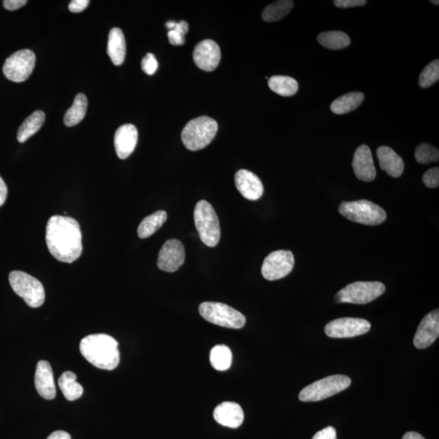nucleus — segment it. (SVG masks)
<instances>
[{
  "mask_svg": "<svg viewBox=\"0 0 439 439\" xmlns=\"http://www.w3.org/2000/svg\"><path fill=\"white\" fill-rule=\"evenodd\" d=\"M46 242L49 252L57 261L73 263L83 253V235L79 224L68 217L53 216L48 220Z\"/></svg>",
  "mask_w": 439,
  "mask_h": 439,
  "instance_id": "f257e3e1",
  "label": "nucleus"
},
{
  "mask_svg": "<svg viewBox=\"0 0 439 439\" xmlns=\"http://www.w3.org/2000/svg\"><path fill=\"white\" fill-rule=\"evenodd\" d=\"M80 352L85 359L98 369L113 370L119 365L118 343L110 335L87 336L80 343Z\"/></svg>",
  "mask_w": 439,
  "mask_h": 439,
  "instance_id": "f03ea898",
  "label": "nucleus"
},
{
  "mask_svg": "<svg viewBox=\"0 0 439 439\" xmlns=\"http://www.w3.org/2000/svg\"><path fill=\"white\" fill-rule=\"evenodd\" d=\"M218 124L209 116H200L190 120L182 132L183 144L190 151L204 149L216 137Z\"/></svg>",
  "mask_w": 439,
  "mask_h": 439,
  "instance_id": "7ed1b4c3",
  "label": "nucleus"
},
{
  "mask_svg": "<svg viewBox=\"0 0 439 439\" xmlns=\"http://www.w3.org/2000/svg\"><path fill=\"white\" fill-rule=\"evenodd\" d=\"M339 211L349 221L365 226H378L387 219V213L383 208L365 200L343 202L339 205Z\"/></svg>",
  "mask_w": 439,
  "mask_h": 439,
  "instance_id": "20e7f679",
  "label": "nucleus"
},
{
  "mask_svg": "<svg viewBox=\"0 0 439 439\" xmlns=\"http://www.w3.org/2000/svg\"><path fill=\"white\" fill-rule=\"evenodd\" d=\"M194 218L201 241L210 248L216 246L221 239V227L213 206L207 201H200L195 206Z\"/></svg>",
  "mask_w": 439,
  "mask_h": 439,
  "instance_id": "39448f33",
  "label": "nucleus"
},
{
  "mask_svg": "<svg viewBox=\"0 0 439 439\" xmlns=\"http://www.w3.org/2000/svg\"><path fill=\"white\" fill-rule=\"evenodd\" d=\"M352 380L345 375H332L308 385L299 393L303 402H317L337 395L350 387Z\"/></svg>",
  "mask_w": 439,
  "mask_h": 439,
  "instance_id": "423d86ee",
  "label": "nucleus"
},
{
  "mask_svg": "<svg viewBox=\"0 0 439 439\" xmlns=\"http://www.w3.org/2000/svg\"><path fill=\"white\" fill-rule=\"evenodd\" d=\"M199 311L210 323L225 328L241 329L246 324L244 315L225 303L204 302L200 304Z\"/></svg>",
  "mask_w": 439,
  "mask_h": 439,
  "instance_id": "0eeeda50",
  "label": "nucleus"
},
{
  "mask_svg": "<svg viewBox=\"0 0 439 439\" xmlns=\"http://www.w3.org/2000/svg\"><path fill=\"white\" fill-rule=\"evenodd\" d=\"M386 291V286L379 281H356L349 284L335 295L336 303L367 304L374 301Z\"/></svg>",
  "mask_w": 439,
  "mask_h": 439,
  "instance_id": "6e6552de",
  "label": "nucleus"
},
{
  "mask_svg": "<svg viewBox=\"0 0 439 439\" xmlns=\"http://www.w3.org/2000/svg\"><path fill=\"white\" fill-rule=\"evenodd\" d=\"M9 282L14 292L31 308L42 306L45 300L43 286L37 279L22 271H12Z\"/></svg>",
  "mask_w": 439,
  "mask_h": 439,
  "instance_id": "1a4fd4ad",
  "label": "nucleus"
},
{
  "mask_svg": "<svg viewBox=\"0 0 439 439\" xmlns=\"http://www.w3.org/2000/svg\"><path fill=\"white\" fill-rule=\"evenodd\" d=\"M36 56L29 49L17 51L8 58L3 67L6 77L14 83L25 82L34 69Z\"/></svg>",
  "mask_w": 439,
  "mask_h": 439,
  "instance_id": "9d476101",
  "label": "nucleus"
},
{
  "mask_svg": "<svg viewBox=\"0 0 439 439\" xmlns=\"http://www.w3.org/2000/svg\"><path fill=\"white\" fill-rule=\"evenodd\" d=\"M295 258L290 250H276L264 259L261 272L266 280L275 281L283 279L292 271Z\"/></svg>",
  "mask_w": 439,
  "mask_h": 439,
  "instance_id": "9b49d317",
  "label": "nucleus"
},
{
  "mask_svg": "<svg viewBox=\"0 0 439 439\" xmlns=\"http://www.w3.org/2000/svg\"><path fill=\"white\" fill-rule=\"evenodd\" d=\"M371 329L370 321L361 318L343 317L329 322L325 333L332 339H348L368 333Z\"/></svg>",
  "mask_w": 439,
  "mask_h": 439,
  "instance_id": "f8f14e48",
  "label": "nucleus"
},
{
  "mask_svg": "<svg viewBox=\"0 0 439 439\" xmlns=\"http://www.w3.org/2000/svg\"><path fill=\"white\" fill-rule=\"evenodd\" d=\"M185 258V248L182 242L169 239L165 242L160 250L158 266L164 272H176L184 264Z\"/></svg>",
  "mask_w": 439,
  "mask_h": 439,
  "instance_id": "ddd939ff",
  "label": "nucleus"
},
{
  "mask_svg": "<svg viewBox=\"0 0 439 439\" xmlns=\"http://www.w3.org/2000/svg\"><path fill=\"white\" fill-rule=\"evenodd\" d=\"M221 48L211 39H205L196 45L193 52V60L198 68L212 72L217 68L221 61Z\"/></svg>",
  "mask_w": 439,
  "mask_h": 439,
  "instance_id": "4468645a",
  "label": "nucleus"
},
{
  "mask_svg": "<svg viewBox=\"0 0 439 439\" xmlns=\"http://www.w3.org/2000/svg\"><path fill=\"white\" fill-rule=\"evenodd\" d=\"M439 335V311L433 310L425 316L418 326L414 343L418 349H425L436 341Z\"/></svg>",
  "mask_w": 439,
  "mask_h": 439,
  "instance_id": "2eb2a0df",
  "label": "nucleus"
},
{
  "mask_svg": "<svg viewBox=\"0 0 439 439\" xmlns=\"http://www.w3.org/2000/svg\"><path fill=\"white\" fill-rule=\"evenodd\" d=\"M352 167L358 179L363 182L374 181L377 172L374 167L373 156L366 145L358 147L354 154Z\"/></svg>",
  "mask_w": 439,
  "mask_h": 439,
  "instance_id": "dca6fc26",
  "label": "nucleus"
},
{
  "mask_svg": "<svg viewBox=\"0 0 439 439\" xmlns=\"http://www.w3.org/2000/svg\"><path fill=\"white\" fill-rule=\"evenodd\" d=\"M235 185L242 195L248 200H257L264 193L263 183L253 172L240 169L235 174Z\"/></svg>",
  "mask_w": 439,
  "mask_h": 439,
  "instance_id": "f3484780",
  "label": "nucleus"
},
{
  "mask_svg": "<svg viewBox=\"0 0 439 439\" xmlns=\"http://www.w3.org/2000/svg\"><path fill=\"white\" fill-rule=\"evenodd\" d=\"M138 131L133 125L127 124L116 131L114 145L118 158L125 160L133 153L138 142Z\"/></svg>",
  "mask_w": 439,
  "mask_h": 439,
  "instance_id": "a211bd4d",
  "label": "nucleus"
},
{
  "mask_svg": "<svg viewBox=\"0 0 439 439\" xmlns=\"http://www.w3.org/2000/svg\"><path fill=\"white\" fill-rule=\"evenodd\" d=\"M35 388L40 396L45 400H53L56 396V388L54 382L53 372L49 362L41 361L38 363L34 377Z\"/></svg>",
  "mask_w": 439,
  "mask_h": 439,
  "instance_id": "6ab92c4d",
  "label": "nucleus"
},
{
  "mask_svg": "<svg viewBox=\"0 0 439 439\" xmlns=\"http://www.w3.org/2000/svg\"><path fill=\"white\" fill-rule=\"evenodd\" d=\"M216 422L228 428H239L244 422V414L239 405L234 402H224L214 410Z\"/></svg>",
  "mask_w": 439,
  "mask_h": 439,
  "instance_id": "aec40b11",
  "label": "nucleus"
},
{
  "mask_svg": "<svg viewBox=\"0 0 439 439\" xmlns=\"http://www.w3.org/2000/svg\"><path fill=\"white\" fill-rule=\"evenodd\" d=\"M380 167L392 178L402 175L405 170L404 160L391 147L382 146L377 150Z\"/></svg>",
  "mask_w": 439,
  "mask_h": 439,
  "instance_id": "412c9836",
  "label": "nucleus"
},
{
  "mask_svg": "<svg viewBox=\"0 0 439 439\" xmlns=\"http://www.w3.org/2000/svg\"><path fill=\"white\" fill-rule=\"evenodd\" d=\"M107 52L115 65L123 64L125 55H127V43H125V36L122 30L119 28L111 30Z\"/></svg>",
  "mask_w": 439,
  "mask_h": 439,
  "instance_id": "4be33fe9",
  "label": "nucleus"
},
{
  "mask_svg": "<svg viewBox=\"0 0 439 439\" xmlns=\"http://www.w3.org/2000/svg\"><path fill=\"white\" fill-rule=\"evenodd\" d=\"M365 100V95L362 92H351L345 94L335 100L330 105V110L334 114L343 115L356 110Z\"/></svg>",
  "mask_w": 439,
  "mask_h": 439,
  "instance_id": "5701e85b",
  "label": "nucleus"
},
{
  "mask_svg": "<svg viewBox=\"0 0 439 439\" xmlns=\"http://www.w3.org/2000/svg\"><path fill=\"white\" fill-rule=\"evenodd\" d=\"M45 120V114L41 110L34 111L21 124L17 132V140L25 142L31 136L37 133L43 127Z\"/></svg>",
  "mask_w": 439,
  "mask_h": 439,
  "instance_id": "b1692460",
  "label": "nucleus"
},
{
  "mask_svg": "<svg viewBox=\"0 0 439 439\" xmlns=\"http://www.w3.org/2000/svg\"><path fill=\"white\" fill-rule=\"evenodd\" d=\"M58 384L67 400L74 401L82 397L83 387L77 382V375L73 372H65L58 381Z\"/></svg>",
  "mask_w": 439,
  "mask_h": 439,
  "instance_id": "393cba45",
  "label": "nucleus"
},
{
  "mask_svg": "<svg viewBox=\"0 0 439 439\" xmlns=\"http://www.w3.org/2000/svg\"><path fill=\"white\" fill-rule=\"evenodd\" d=\"M87 105V96L84 94H78L74 98L73 105L65 113L64 123L66 127H75L82 122L86 116Z\"/></svg>",
  "mask_w": 439,
  "mask_h": 439,
  "instance_id": "a878e982",
  "label": "nucleus"
},
{
  "mask_svg": "<svg viewBox=\"0 0 439 439\" xmlns=\"http://www.w3.org/2000/svg\"><path fill=\"white\" fill-rule=\"evenodd\" d=\"M268 87L273 92L281 96H292L297 93L299 84L297 81L288 76H273L268 79Z\"/></svg>",
  "mask_w": 439,
  "mask_h": 439,
  "instance_id": "bb28decb",
  "label": "nucleus"
},
{
  "mask_svg": "<svg viewBox=\"0 0 439 439\" xmlns=\"http://www.w3.org/2000/svg\"><path fill=\"white\" fill-rule=\"evenodd\" d=\"M317 41L321 46L330 50H341L351 44V39L342 31H328L317 36Z\"/></svg>",
  "mask_w": 439,
  "mask_h": 439,
  "instance_id": "cd10ccee",
  "label": "nucleus"
},
{
  "mask_svg": "<svg viewBox=\"0 0 439 439\" xmlns=\"http://www.w3.org/2000/svg\"><path fill=\"white\" fill-rule=\"evenodd\" d=\"M167 213L164 211H158L143 219L138 228V237L140 239H147L155 234L167 222Z\"/></svg>",
  "mask_w": 439,
  "mask_h": 439,
  "instance_id": "c85d7f7f",
  "label": "nucleus"
},
{
  "mask_svg": "<svg viewBox=\"0 0 439 439\" xmlns=\"http://www.w3.org/2000/svg\"><path fill=\"white\" fill-rule=\"evenodd\" d=\"M294 2L290 0H281L270 4L262 12V19L266 22L280 21L292 10Z\"/></svg>",
  "mask_w": 439,
  "mask_h": 439,
  "instance_id": "c756f323",
  "label": "nucleus"
},
{
  "mask_svg": "<svg viewBox=\"0 0 439 439\" xmlns=\"http://www.w3.org/2000/svg\"><path fill=\"white\" fill-rule=\"evenodd\" d=\"M210 361L215 370L225 371L230 369L232 364V352L226 345H217L212 349Z\"/></svg>",
  "mask_w": 439,
  "mask_h": 439,
  "instance_id": "7c9ffc66",
  "label": "nucleus"
},
{
  "mask_svg": "<svg viewBox=\"0 0 439 439\" xmlns=\"http://www.w3.org/2000/svg\"><path fill=\"white\" fill-rule=\"evenodd\" d=\"M415 158L420 164H428L437 162L439 159V151L433 146L429 143H422L416 147Z\"/></svg>",
  "mask_w": 439,
  "mask_h": 439,
  "instance_id": "2f4dec72",
  "label": "nucleus"
},
{
  "mask_svg": "<svg viewBox=\"0 0 439 439\" xmlns=\"http://www.w3.org/2000/svg\"><path fill=\"white\" fill-rule=\"evenodd\" d=\"M439 78V61H433L422 72L419 78V85L422 88H428L436 83Z\"/></svg>",
  "mask_w": 439,
  "mask_h": 439,
  "instance_id": "473e14b6",
  "label": "nucleus"
},
{
  "mask_svg": "<svg viewBox=\"0 0 439 439\" xmlns=\"http://www.w3.org/2000/svg\"><path fill=\"white\" fill-rule=\"evenodd\" d=\"M142 69L144 73L153 75L158 69V61L153 54L147 53L142 61Z\"/></svg>",
  "mask_w": 439,
  "mask_h": 439,
  "instance_id": "72a5a7b5",
  "label": "nucleus"
},
{
  "mask_svg": "<svg viewBox=\"0 0 439 439\" xmlns=\"http://www.w3.org/2000/svg\"><path fill=\"white\" fill-rule=\"evenodd\" d=\"M422 181L428 188H437L439 185V169L436 167L427 170L422 177Z\"/></svg>",
  "mask_w": 439,
  "mask_h": 439,
  "instance_id": "f704fd0d",
  "label": "nucleus"
},
{
  "mask_svg": "<svg viewBox=\"0 0 439 439\" xmlns=\"http://www.w3.org/2000/svg\"><path fill=\"white\" fill-rule=\"evenodd\" d=\"M334 6L340 8H348L364 6L367 3L365 0H334Z\"/></svg>",
  "mask_w": 439,
  "mask_h": 439,
  "instance_id": "c9c22d12",
  "label": "nucleus"
},
{
  "mask_svg": "<svg viewBox=\"0 0 439 439\" xmlns=\"http://www.w3.org/2000/svg\"><path fill=\"white\" fill-rule=\"evenodd\" d=\"M312 439H337V432L332 427H328L317 432Z\"/></svg>",
  "mask_w": 439,
  "mask_h": 439,
  "instance_id": "e433bc0d",
  "label": "nucleus"
},
{
  "mask_svg": "<svg viewBox=\"0 0 439 439\" xmlns=\"http://www.w3.org/2000/svg\"><path fill=\"white\" fill-rule=\"evenodd\" d=\"M169 43L173 46H182L186 43L185 36L176 30H169L168 33Z\"/></svg>",
  "mask_w": 439,
  "mask_h": 439,
  "instance_id": "4c0bfd02",
  "label": "nucleus"
},
{
  "mask_svg": "<svg viewBox=\"0 0 439 439\" xmlns=\"http://www.w3.org/2000/svg\"><path fill=\"white\" fill-rule=\"evenodd\" d=\"M89 3V0H73L69 3V9L72 12H81L87 8Z\"/></svg>",
  "mask_w": 439,
  "mask_h": 439,
  "instance_id": "58836bf2",
  "label": "nucleus"
},
{
  "mask_svg": "<svg viewBox=\"0 0 439 439\" xmlns=\"http://www.w3.org/2000/svg\"><path fill=\"white\" fill-rule=\"evenodd\" d=\"M3 7L9 11H15L25 6L26 0H6L3 2Z\"/></svg>",
  "mask_w": 439,
  "mask_h": 439,
  "instance_id": "ea45409f",
  "label": "nucleus"
},
{
  "mask_svg": "<svg viewBox=\"0 0 439 439\" xmlns=\"http://www.w3.org/2000/svg\"><path fill=\"white\" fill-rule=\"evenodd\" d=\"M8 195V188L6 183L4 182L1 176H0V207L6 203Z\"/></svg>",
  "mask_w": 439,
  "mask_h": 439,
  "instance_id": "a19ab883",
  "label": "nucleus"
},
{
  "mask_svg": "<svg viewBox=\"0 0 439 439\" xmlns=\"http://www.w3.org/2000/svg\"><path fill=\"white\" fill-rule=\"evenodd\" d=\"M172 30H176L183 36H185L188 32H189V25H188L187 22L185 21H181L180 22H178V23L176 22V25Z\"/></svg>",
  "mask_w": 439,
  "mask_h": 439,
  "instance_id": "79ce46f5",
  "label": "nucleus"
},
{
  "mask_svg": "<svg viewBox=\"0 0 439 439\" xmlns=\"http://www.w3.org/2000/svg\"><path fill=\"white\" fill-rule=\"evenodd\" d=\"M47 439H72L70 434L65 431H57L53 432Z\"/></svg>",
  "mask_w": 439,
  "mask_h": 439,
  "instance_id": "37998d69",
  "label": "nucleus"
},
{
  "mask_svg": "<svg viewBox=\"0 0 439 439\" xmlns=\"http://www.w3.org/2000/svg\"><path fill=\"white\" fill-rule=\"evenodd\" d=\"M402 439H425V438L422 436H420V434L418 433L411 431V432L406 433Z\"/></svg>",
  "mask_w": 439,
  "mask_h": 439,
  "instance_id": "c03bdc74",
  "label": "nucleus"
},
{
  "mask_svg": "<svg viewBox=\"0 0 439 439\" xmlns=\"http://www.w3.org/2000/svg\"><path fill=\"white\" fill-rule=\"evenodd\" d=\"M175 25H176V22H174V21H168L167 23V27L169 30H173Z\"/></svg>",
  "mask_w": 439,
  "mask_h": 439,
  "instance_id": "a18cd8bd",
  "label": "nucleus"
},
{
  "mask_svg": "<svg viewBox=\"0 0 439 439\" xmlns=\"http://www.w3.org/2000/svg\"><path fill=\"white\" fill-rule=\"evenodd\" d=\"M431 3H432L433 4H434V6H438L439 2L438 1H433V0H431Z\"/></svg>",
  "mask_w": 439,
  "mask_h": 439,
  "instance_id": "49530a36",
  "label": "nucleus"
}]
</instances>
